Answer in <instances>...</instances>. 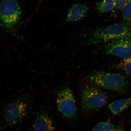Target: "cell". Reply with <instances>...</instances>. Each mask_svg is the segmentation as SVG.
I'll return each mask as SVG.
<instances>
[{
  "mask_svg": "<svg viewBox=\"0 0 131 131\" xmlns=\"http://www.w3.org/2000/svg\"><path fill=\"white\" fill-rule=\"evenodd\" d=\"M121 40H131V31L125 25L116 24L95 30L88 44L96 45Z\"/></svg>",
  "mask_w": 131,
  "mask_h": 131,
  "instance_id": "obj_1",
  "label": "cell"
},
{
  "mask_svg": "<svg viewBox=\"0 0 131 131\" xmlns=\"http://www.w3.org/2000/svg\"><path fill=\"white\" fill-rule=\"evenodd\" d=\"M91 82L106 89L122 92L126 90L128 82L124 76L118 73H113L95 70L88 75Z\"/></svg>",
  "mask_w": 131,
  "mask_h": 131,
  "instance_id": "obj_2",
  "label": "cell"
},
{
  "mask_svg": "<svg viewBox=\"0 0 131 131\" xmlns=\"http://www.w3.org/2000/svg\"><path fill=\"white\" fill-rule=\"evenodd\" d=\"M22 10L17 0L0 2V25L5 31L13 32L18 23Z\"/></svg>",
  "mask_w": 131,
  "mask_h": 131,
  "instance_id": "obj_3",
  "label": "cell"
},
{
  "mask_svg": "<svg viewBox=\"0 0 131 131\" xmlns=\"http://www.w3.org/2000/svg\"><path fill=\"white\" fill-rule=\"evenodd\" d=\"M108 97L104 92L93 86L83 90L81 95L82 109L85 112L97 110L106 104Z\"/></svg>",
  "mask_w": 131,
  "mask_h": 131,
  "instance_id": "obj_4",
  "label": "cell"
},
{
  "mask_svg": "<svg viewBox=\"0 0 131 131\" xmlns=\"http://www.w3.org/2000/svg\"><path fill=\"white\" fill-rule=\"evenodd\" d=\"M57 103L58 111L63 118L71 120L75 118L77 113L76 101L72 91L66 87L59 92Z\"/></svg>",
  "mask_w": 131,
  "mask_h": 131,
  "instance_id": "obj_5",
  "label": "cell"
},
{
  "mask_svg": "<svg viewBox=\"0 0 131 131\" xmlns=\"http://www.w3.org/2000/svg\"><path fill=\"white\" fill-rule=\"evenodd\" d=\"M27 108V102L21 99L10 103L6 106L4 113L6 125L13 126L20 122L26 115Z\"/></svg>",
  "mask_w": 131,
  "mask_h": 131,
  "instance_id": "obj_6",
  "label": "cell"
},
{
  "mask_svg": "<svg viewBox=\"0 0 131 131\" xmlns=\"http://www.w3.org/2000/svg\"><path fill=\"white\" fill-rule=\"evenodd\" d=\"M106 54L114 56L123 59L131 57V40H121L106 43L104 47Z\"/></svg>",
  "mask_w": 131,
  "mask_h": 131,
  "instance_id": "obj_7",
  "label": "cell"
},
{
  "mask_svg": "<svg viewBox=\"0 0 131 131\" xmlns=\"http://www.w3.org/2000/svg\"><path fill=\"white\" fill-rule=\"evenodd\" d=\"M89 9V7L84 4L76 3L72 5L68 10L65 21L70 22L81 20L85 17Z\"/></svg>",
  "mask_w": 131,
  "mask_h": 131,
  "instance_id": "obj_8",
  "label": "cell"
},
{
  "mask_svg": "<svg viewBox=\"0 0 131 131\" xmlns=\"http://www.w3.org/2000/svg\"><path fill=\"white\" fill-rule=\"evenodd\" d=\"M53 121L46 113L42 111L38 114L33 125V131H54Z\"/></svg>",
  "mask_w": 131,
  "mask_h": 131,
  "instance_id": "obj_9",
  "label": "cell"
},
{
  "mask_svg": "<svg viewBox=\"0 0 131 131\" xmlns=\"http://www.w3.org/2000/svg\"><path fill=\"white\" fill-rule=\"evenodd\" d=\"M131 104V97L117 100L110 104L108 107L114 114H120Z\"/></svg>",
  "mask_w": 131,
  "mask_h": 131,
  "instance_id": "obj_10",
  "label": "cell"
},
{
  "mask_svg": "<svg viewBox=\"0 0 131 131\" xmlns=\"http://www.w3.org/2000/svg\"><path fill=\"white\" fill-rule=\"evenodd\" d=\"M96 7L99 14L110 12L115 8L113 0H102L96 3Z\"/></svg>",
  "mask_w": 131,
  "mask_h": 131,
  "instance_id": "obj_11",
  "label": "cell"
},
{
  "mask_svg": "<svg viewBox=\"0 0 131 131\" xmlns=\"http://www.w3.org/2000/svg\"><path fill=\"white\" fill-rule=\"evenodd\" d=\"M121 10L124 23L129 28H131V0L128 2Z\"/></svg>",
  "mask_w": 131,
  "mask_h": 131,
  "instance_id": "obj_12",
  "label": "cell"
},
{
  "mask_svg": "<svg viewBox=\"0 0 131 131\" xmlns=\"http://www.w3.org/2000/svg\"><path fill=\"white\" fill-rule=\"evenodd\" d=\"M115 127L109 121L98 123L91 131H113Z\"/></svg>",
  "mask_w": 131,
  "mask_h": 131,
  "instance_id": "obj_13",
  "label": "cell"
},
{
  "mask_svg": "<svg viewBox=\"0 0 131 131\" xmlns=\"http://www.w3.org/2000/svg\"><path fill=\"white\" fill-rule=\"evenodd\" d=\"M118 66L126 74L131 77V57L122 59L119 62Z\"/></svg>",
  "mask_w": 131,
  "mask_h": 131,
  "instance_id": "obj_14",
  "label": "cell"
},
{
  "mask_svg": "<svg viewBox=\"0 0 131 131\" xmlns=\"http://www.w3.org/2000/svg\"><path fill=\"white\" fill-rule=\"evenodd\" d=\"M115 8L117 9H121L124 5L130 0H113Z\"/></svg>",
  "mask_w": 131,
  "mask_h": 131,
  "instance_id": "obj_15",
  "label": "cell"
},
{
  "mask_svg": "<svg viewBox=\"0 0 131 131\" xmlns=\"http://www.w3.org/2000/svg\"><path fill=\"white\" fill-rule=\"evenodd\" d=\"M113 131H125L124 129L122 127L119 126H117L115 127V128Z\"/></svg>",
  "mask_w": 131,
  "mask_h": 131,
  "instance_id": "obj_16",
  "label": "cell"
},
{
  "mask_svg": "<svg viewBox=\"0 0 131 131\" xmlns=\"http://www.w3.org/2000/svg\"><path fill=\"white\" fill-rule=\"evenodd\" d=\"M129 126H130V129H131V118L130 119V121H129Z\"/></svg>",
  "mask_w": 131,
  "mask_h": 131,
  "instance_id": "obj_17",
  "label": "cell"
}]
</instances>
